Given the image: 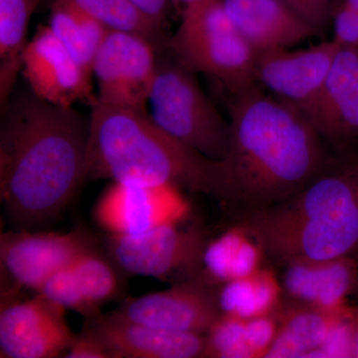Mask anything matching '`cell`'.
I'll return each mask as SVG.
<instances>
[{"label":"cell","instance_id":"obj_17","mask_svg":"<svg viewBox=\"0 0 358 358\" xmlns=\"http://www.w3.org/2000/svg\"><path fill=\"white\" fill-rule=\"evenodd\" d=\"M282 268L285 299L320 310H346L350 308L348 296L358 289V261L355 256L294 261Z\"/></svg>","mask_w":358,"mask_h":358},{"label":"cell","instance_id":"obj_29","mask_svg":"<svg viewBox=\"0 0 358 358\" xmlns=\"http://www.w3.org/2000/svg\"><path fill=\"white\" fill-rule=\"evenodd\" d=\"M331 20L334 41L358 48V0H339Z\"/></svg>","mask_w":358,"mask_h":358},{"label":"cell","instance_id":"obj_18","mask_svg":"<svg viewBox=\"0 0 358 358\" xmlns=\"http://www.w3.org/2000/svg\"><path fill=\"white\" fill-rule=\"evenodd\" d=\"M222 2L233 24L257 54L289 48L320 32L277 0Z\"/></svg>","mask_w":358,"mask_h":358},{"label":"cell","instance_id":"obj_1","mask_svg":"<svg viewBox=\"0 0 358 358\" xmlns=\"http://www.w3.org/2000/svg\"><path fill=\"white\" fill-rule=\"evenodd\" d=\"M232 95L229 145L217 162V200L236 216L285 201L336 162L299 108L258 84Z\"/></svg>","mask_w":358,"mask_h":358},{"label":"cell","instance_id":"obj_5","mask_svg":"<svg viewBox=\"0 0 358 358\" xmlns=\"http://www.w3.org/2000/svg\"><path fill=\"white\" fill-rule=\"evenodd\" d=\"M167 49L180 64L213 77L231 93L257 84V53L233 24L222 0H200L183 7Z\"/></svg>","mask_w":358,"mask_h":358},{"label":"cell","instance_id":"obj_6","mask_svg":"<svg viewBox=\"0 0 358 358\" xmlns=\"http://www.w3.org/2000/svg\"><path fill=\"white\" fill-rule=\"evenodd\" d=\"M159 54L150 94V117L187 147L212 160L223 159L229 145V120L218 112L192 70L171 53Z\"/></svg>","mask_w":358,"mask_h":358},{"label":"cell","instance_id":"obj_22","mask_svg":"<svg viewBox=\"0 0 358 358\" xmlns=\"http://www.w3.org/2000/svg\"><path fill=\"white\" fill-rule=\"evenodd\" d=\"M37 0H0V101H10L28 44L27 30Z\"/></svg>","mask_w":358,"mask_h":358},{"label":"cell","instance_id":"obj_19","mask_svg":"<svg viewBox=\"0 0 358 358\" xmlns=\"http://www.w3.org/2000/svg\"><path fill=\"white\" fill-rule=\"evenodd\" d=\"M352 308L331 312L284 300L278 310L277 334L266 357H313Z\"/></svg>","mask_w":358,"mask_h":358},{"label":"cell","instance_id":"obj_3","mask_svg":"<svg viewBox=\"0 0 358 358\" xmlns=\"http://www.w3.org/2000/svg\"><path fill=\"white\" fill-rule=\"evenodd\" d=\"M267 259L280 267L294 261L329 260L358 252V160L336 162L293 196L236 216Z\"/></svg>","mask_w":358,"mask_h":358},{"label":"cell","instance_id":"obj_14","mask_svg":"<svg viewBox=\"0 0 358 358\" xmlns=\"http://www.w3.org/2000/svg\"><path fill=\"white\" fill-rule=\"evenodd\" d=\"M339 47L331 39L299 50L282 48L257 54V84L303 112L324 86Z\"/></svg>","mask_w":358,"mask_h":358},{"label":"cell","instance_id":"obj_25","mask_svg":"<svg viewBox=\"0 0 358 358\" xmlns=\"http://www.w3.org/2000/svg\"><path fill=\"white\" fill-rule=\"evenodd\" d=\"M114 266L95 248L86 252L72 264L80 289L96 313H101V306L119 294L120 281Z\"/></svg>","mask_w":358,"mask_h":358},{"label":"cell","instance_id":"obj_9","mask_svg":"<svg viewBox=\"0 0 358 358\" xmlns=\"http://www.w3.org/2000/svg\"><path fill=\"white\" fill-rule=\"evenodd\" d=\"M176 186L114 181L101 195L94 218L110 235L134 236L178 223L187 204Z\"/></svg>","mask_w":358,"mask_h":358},{"label":"cell","instance_id":"obj_23","mask_svg":"<svg viewBox=\"0 0 358 358\" xmlns=\"http://www.w3.org/2000/svg\"><path fill=\"white\" fill-rule=\"evenodd\" d=\"M49 27L78 62L93 75V65L108 29L67 0L52 4Z\"/></svg>","mask_w":358,"mask_h":358},{"label":"cell","instance_id":"obj_27","mask_svg":"<svg viewBox=\"0 0 358 358\" xmlns=\"http://www.w3.org/2000/svg\"><path fill=\"white\" fill-rule=\"evenodd\" d=\"M61 307L81 313L87 319L100 315L94 312L80 289L72 265L50 275L36 291Z\"/></svg>","mask_w":358,"mask_h":358},{"label":"cell","instance_id":"obj_24","mask_svg":"<svg viewBox=\"0 0 358 358\" xmlns=\"http://www.w3.org/2000/svg\"><path fill=\"white\" fill-rule=\"evenodd\" d=\"M110 30L147 37L160 51L167 48L164 28L152 22L131 0H67Z\"/></svg>","mask_w":358,"mask_h":358},{"label":"cell","instance_id":"obj_12","mask_svg":"<svg viewBox=\"0 0 358 358\" xmlns=\"http://www.w3.org/2000/svg\"><path fill=\"white\" fill-rule=\"evenodd\" d=\"M112 313L166 331L199 334H206L221 317L215 288L197 280L129 299Z\"/></svg>","mask_w":358,"mask_h":358},{"label":"cell","instance_id":"obj_7","mask_svg":"<svg viewBox=\"0 0 358 358\" xmlns=\"http://www.w3.org/2000/svg\"><path fill=\"white\" fill-rule=\"evenodd\" d=\"M178 223L166 224L134 236L110 234L106 240L108 255L126 274L176 284L195 280L209 240L203 231L182 229Z\"/></svg>","mask_w":358,"mask_h":358},{"label":"cell","instance_id":"obj_2","mask_svg":"<svg viewBox=\"0 0 358 358\" xmlns=\"http://www.w3.org/2000/svg\"><path fill=\"white\" fill-rule=\"evenodd\" d=\"M90 119L31 92L9 101L0 129V199L16 226L57 218L85 179Z\"/></svg>","mask_w":358,"mask_h":358},{"label":"cell","instance_id":"obj_31","mask_svg":"<svg viewBox=\"0 0 358 358\" xmlns=\"http://www.w3.org/2000/svg\"><path fill=\"white\" fill-rule=\"evenodd\" d=\"M138 9L150 18L152 22L164 28L169 9H171V0H131Z\"/></svg>","mask_w":358,"mask_h":358},{"label":"cell","instance_id":"obj_4","mask_svg":"<svg viewBox=\"0 0 358 358\" xmlns=\"http://www.w3.org/2000/svg\"><path fill=\"white\" fill-rule=\"evenodd\" d=\"M171 185L217 199L218 162L159 128L150 114L94 101L85 179Z\"/></svg>","mask_w":358,"mask_h":358},{"label":"cell","instance_id":"obj_26","mask_svg":"<svg viewBox=\"0 0 358 358\" xmlns=\"http://www.w3.org/2000/svg\"><path fill=\"white\" fill-rule=\"evenodd\" d=\"M204 338L203 357L254 358L247 331V320L221 315Z\"/></svg>","mask_w":358,"mask_h":358},{"label":"cell","instance_id":"obj_21","mask_svg":"<svg viewBox=\"0 0 358 358\" xmlns=\"http://www.w3.org/2000/svg\"><path fill=\"white\" fill-rule=\"evenodd\" d=\"M215 293L221 315L243 320L273 315L285 299L281 279L265 266L253 274L216 287Z\"/></svg>","mask_w":358,"mask_h":358},{"label":"cell","instance_id":"obj_13","mask_svg":"<svg viewBox=\"0 0 358 358\" xmlns=\"http://www.w3.org/2000/svg\"><path fill=\"white\" fill-rule=\"evenodd\" d=\"M21 72L30 92L44 102L70 108L78 101H95L93 75L71 55L49 26L39 27L28 42Z\"/></svg>","mask_w":358,"mask_h":358},{"label":"cell","instance_id":"obj_34","mask_svg":"<svg viewBox=\"0 0 358 358\" xmlns=\"http://www.w3.org/2000/svg\"><path fill=\"white\" fill-rule=\"evenodd\" d=\"M357 291H358V289H357Z\"/></svg>","mask_w":358,"mask_h":358},{"label":"cell","instance_id":"obj_11","mask_svg":"<svg viewBox=\"0 0 358 358\" xmlns=\"http://www.w3.org/2000/svg\"><path fill=\"white\" fill-rule=\"evenodd\" d=\"M0 357L54 358L67 352L74 334L65 320V308L43 294L31 300L2 301Z\"/></svg>","mask_w":358,"mask_h":358},{"label":"cell","instance_id":"obj_16","mask_svg":"<svg viewBox=\"0 0 358 358\" xmlns=\"http://www.w3.org/2000/svg\"><path fill=\"white\" fill-rule=\"evenodd\" d=\"M84 327L99 339L110 358L204 357V334L166 331L112 313L89 317Z\"/></svg>","mask_w":358,"mask_h":358},{"label":"cell","instance_id":"obj_32","mask_svg":"<svg viewBox=\"0 0 358 358\" xmlns=\"http://www.w3.org/2000/svg\"><path fill=\"white\" fill-rule=\"evenodd\" d=\"M353 333H355V357H358V308H352Z\"/></svg>","mask_w":358,"mask_h":358},{"label":"cell","instance_id":"obj_8","mask_svg":"<svg viewBox=\"0 0 358 358\" xmlns=\"http://www.w3.org/2000/svg\"><path fill=\"white\" fill-rule=\"evenodd\" d=\"M159 52L157 45L143 35L109 30L93 65L98 84L95 101L148 114Z\"/></svg>","mask_w":358,"mask_h":358},{"label":"cell","instance_id":"obj_10","mask_svg":"<svg viewBox=\"0 0 358 358\" xmlns=\"http://www.w3.org/2000/svg\"><path fill=\"white\" fill-rule=\"evenodd\" d=\"M93 248V240L80 228L66 234L11 231L0 237L1 268L18 288L37 291L50 275Z\"/></svg>","mask_w":358,"mask_h":358},{"label":"cell","instance_id":"obj_20","mask_svg":"<svg viewBox=\"0 0 358 358\" xmlns=\"http://www.w3.org/2000/svg\"><path fill=\"white\" fill-rule=\"evenodd\" d=\"M265 250L242 224L208 241L202 256L197 281L212 288L241 279L264 267Z\"/></svg>","mask_w":358,"mask_h":358},{"label":"cell","instance_id":"obj_33","mask_svg":"<svg viewBox=\"0 0 358 358\" xmlns=\"http://www.w3.org/2000/svg\"><path fill=\"white\" fill-rule=\"evenodd\" d=\"M174 3L182 4L183 7L188 4L194 3V2L200 1V0H171Z\"/></svg>","mask_w":358,"mask_h":358},{"label":"cell","instance_id":"obj_28","mask_svg":"<svg viewBox=\"0 0 358 358\" xmlns=\"http://www.w3.org/2000/svg\"><path fill=\"white\" fill-rule=\"evenodd\" d=\"M288 7L294 13L312 25L317 31H322L333 20L339 0H277Z\"/></svg>","mask_w":358,"mask_h":358},{"label":"cell","instance_id":"obj_15","mask_svg":"<svg viewBox=\"0 0 358 358\" xmlns=\"http://www.w3.org/2000/svg\"><path fill=\"white\" fill-rule=\"evenodd\" d=\"M324 143L348 152L358 141V48L339 47L324 86L303 110Z\"/></svg>","mask_w":358,"mask_h":358},{"label":"cell","instance_id":"obj_30","mask_svg":"<svg viewBox=\"0 0 358 358\" xmlns=\"http://www.w3.org/2000/svg\"><path fill=\"white\" fill-rule=\"evenodd\" d=\"M68 358H110L102 343L91 331L85 329L75 336L74 341L66 352Z\"/></svg>","mask_w":358,"mask_h":358}]
</instances>
